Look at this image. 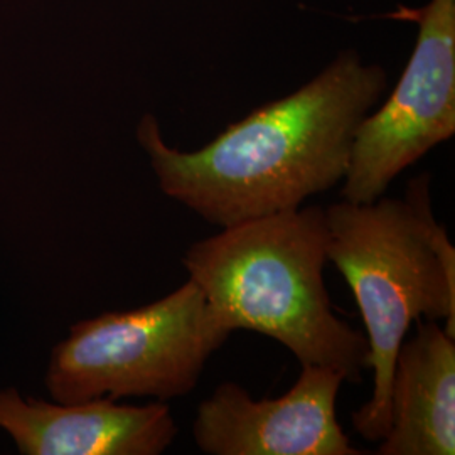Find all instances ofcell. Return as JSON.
<instances>
[{"instance_id": "obj_2", "label": "cell", "mask_w": 455, "mask_h": 455, "mask_svg": "<svg viewBox=\"0 0 455 455\" xmlns=\"http://www.w3.org/2000/svg\"><path fill=\"white\" fill-rule=\"evenodd\" d=\"M325 246L324 208L300 206L221 228L191 244L182 265L233 332L255 331L300 366L336 368L361 383L370 346L332 310Z\"/></svg>"}, {"instance_id": "obj_4", "label": "cell", "mask_w": 455, "mask_h": 455, "mask_svg": "<svg viewBox=\"0 0 455 455\" xmlns=\"http://www.w3.org/2000/svg\"><path fill=\"white\" fill-rule=\"evenodd\" d=\"M231 334L189 278L144 307L103 312L71 325L51 351L44 385L61 403L182 398Z\"/></svg>"}, {"instance_id": "obj_8", "label": "cell", "mask_w": 455, "mask_h": 455, "mask_svg": "<svg viewBox=\"0 0 455 455\" xmlns=\"http://www.w3.org/2000/svg\"><path fill=\"white\" fill-rule=\"evenodd\" d=\"M376 454H455V338L435 321H419L398 349L390 430Z\"/></svg>"}, {"instance_id": "obj_3", "label": "cell", "mask_w": 455, "mask_h": 455, "mask_svg": "<svg viewBox=\"0 0 455 455\" xmlns=\"http://www.w3.org/2000/svg\"><path fill=\"white\" fill-rule=\"evenodd\" d=\"M324 212L327 261L356 299L373 371V395L351 420L363 439L379 442L390 430L395 361L411 324L445 321L455 338V248L432 210L428 174L410 180L400 199H342Z\"/></svg>"}, {"instance_id": "obj_7", "label": "cell", "mask_w": 455, "mask_h": 455, "mask_svg": "<svg viewBox=\"0 0 455 455\" xmlns=\"http://www.w3.org/2000/svg\"><path fill=\"white\" fill-rule=\"evenodd\" d=\"M0 430L22 455H159L180 432L165 402L61 403L26 396L16 387L0 390Z\"/></svg>"}, {"instance_id": "obj_1", "label": "cell", "mask_w": 455, "mask_h": 455, "mask_svg": "<svg viewBox=\"0 0 455 455\" xmlns=\"http://www.w3.org/2000/svg\"><path fill=\"white\" fill-rule=\"evenodd\" d=\"M387 88L379 66L346 52L292 95L228 125L195 152L167 146L154 115L137 127L164 195L208 225L233 227L300 208L346 178L363 118Z\"/></svg>"}, {"instance_id": "obj_6", "label": "cell", "mask_w": 455, "mask_h": 455, "mask_svg": "<svg viewBox=\"0 0 455 455\" xmlns=\"http://www.w3.org/2000/svg\"><path fill=\"white\" fill-rule=\"evenodd\" d=\"M346 376L306 364L280 398L253 400L238 383H221L199 403L193 439L208 455H359L344 434L336 402Z\"/></svg>"}, {"instance_id": "obj_5", "label": "cell", "mask_w": 455, "mask_h": 455, "mask_svg": "<svg viewBox=\"0 0 455 455\" xmlns=\"http://www.w3.org/2000/svg\"><path fill=\"white\" fill-rule=\"evenodd\" d=\"M415 20L419 39L407 68L383 107L359 124L342 199L373 203L411 164L455 132V0L393 16Z\"/></svg>"}]
</instances>
